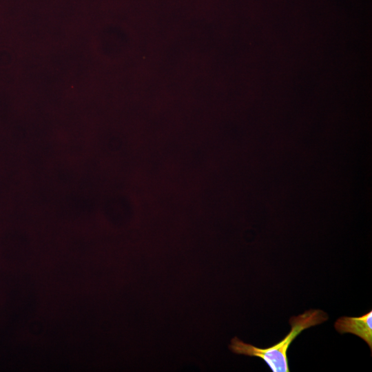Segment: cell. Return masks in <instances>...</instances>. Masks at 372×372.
I'll return each mask as SVG.
<instances>
[{"instance_id": "7a4b0ae2", "label": "cell", "mask_w": 372, "mask_h": 372, "mask_svg": "<svg viewBox=\"0 0 372 372\" xmlns=\"http://www.w3.org/2000/svg\"><path fill=\"white\" fill-rule=\"evenodd\" d=\"M335 329L340 333H353L364 340L372 349V311L360 317L342 316L335 324Z\"/></svg>"}, {"instance_id": "6da1fadb", "label": "cell", "mask_w": 372, "mask_h": 372, "mask_svg": "<svg viewBox=\"0 0 372 372\" xmlns=\"http://www.w3.org/2000/svg\"><path fill=\"white\" fill-rule=\"evenodd\" d=\"M327 314L320 309H309L289 320L291 331L280 342L269 347L259 348L245 343L238 338L231 339L229 349L234 353L258 357L263 360L273 372H289L287 350L293 340L304 329L327 320Z\"/></svg>"}]
</instances>
